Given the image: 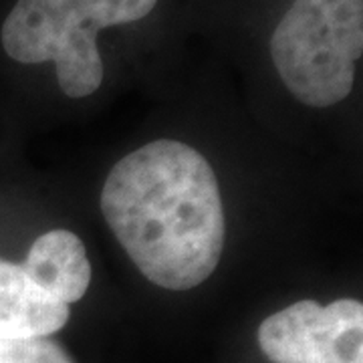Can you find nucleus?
<instances>
[{
    "label": "nucleus",
    "mask_w": 363,
    "mask_h": 363,
    "mask_svg": "<svg viewBox=\"0 0 363 363\" xmlns=\"http://www.w3.org/2000/svg\"><path fill=\"white\" fill-rule=\"evenodd\" d=\"M156 4L157 0H16L0 39L18 63L55 61L61 91L81 99L104 81L97 33L142 21Z\"/></svg>",
    "instance_id": "nucleus-2"
},
{
    "label": "nucleus",
    "mask_w": 363,
    "mask_h": 363,
    "mask_svg": "<svg viewBox=\"0 0 363 363\" xmlns=\"http://www.w3.org/2000/svg\"><path fill=\"white\" fill-rule=\"evenodd\" d=\"M0 363H73L61 345L47 337L0 339Z\"/></svg>",
    "instance_id": "nucleus-7"
},
{
    "label": "nucleus",
    "mask_w": 363,
    "mask_h": 363,
    "mask_svg": "<svg viewBox=\"0 0 363 363\" xmlns=\"http://www.w3.org/2000/svg\"><path fill=\"white\" fill-rule=\"evenodd\" d=\"M69 321V305L43 293L23 269L0 259V339L49 337Z\"/></svg>",
    "instance_id": "nucleus-5"
},
{
    "label": "nucleus",
    "mask_w": 363,
    "mask_h": 363,
    "mask_svg": "<svg viewBox=\"0 0 363 363\" xmlns=\"http://www.w3.org/2000/svg\"><path fill=\"white\" fill-rule=\"evenodd\" d=\"M101 212L133 264L162 289H194L220 262L218 180L186 143L157 140L119 160L105 180Z\"/></svg>",
    "instance_id": "nucleus-1"
},
{
    "label": "nucleus",
    "mask_w": 363,
    "mask_h": 363,
    "mask_svg": "<svg viewBox=\"0 0 363 363\" xmlns=\"http://www.w3.org/2000/svg\"><path fill=\"white\" fill-rule=\"evenodd\" d=\"M259 347L272 363H363V305L298 301L260 323Z\"/></svg>",
    "instance_id": "nucleus-4"
},
{
    "label": "nucleus",
    "mask_w": 363,
    "mask_h": 363,
    "mask_svg": "<svg viewBox=\"0 0 363 363\" xmlns=\"http://www.w3.org/2000/svg\"><path fill=\"white\" fill-rule=\"evenodd\" d=\"M28 279L43 293L71 305L87 293L91 262L77 234L57 228L40 234L23 262Z\"/></svg>",
    "instance_id": "nucleus-6"
},
{
    "label": "nucleus",
    "mask_w": 363,
    "mask_h": 363,
    "mask_svg": "<svg viewBox=\"0 0 363 363\" xmlns=\"http://www.w3.org/2000/svg\"><path fill=\"white\" fill-rule=\"evenodd\" d=\"M362 52L363 0H295L271 37L279 77L311 107L350 95Z\"/></svg>",
    "instance_id": "nucleus-3"
}]
</instances>
